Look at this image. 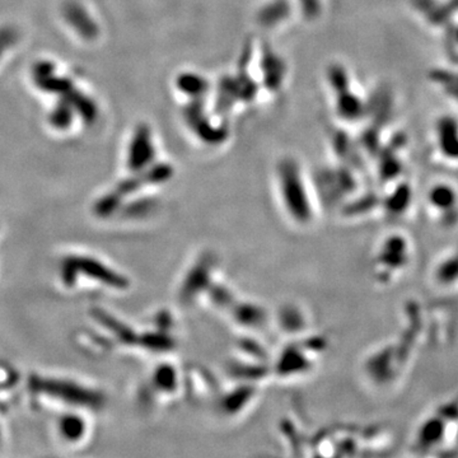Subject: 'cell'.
I'll list each match as a JSON object with an SVG mask.
<instances>
[{
	"instance_id": "3957f363",
	"label": "cell",
	"mask_w": 458,
	"mask_h": 458,
	"mask_svg": "<svg viewBox=\"0 0 458 458\" xmlns=\"http://www.w3.org/2000/svg\"><path fill=\"white\" fill-rule=\"evenodd\" d=\"M429 211L440 228L458 227V195L450 186L437 184L428 195Z\"/></svg>"
},
{
	"instance_id": "6da1fadb",
	"label": "cell",
	"mask_w": 458,
	"mask_h": 458,
	"mask_svg": "<svg viewBox=\"0 0 458 458\" xmlns=\"http://www.w3.org/2000/svg\"><path fill=\"white\" fill-rule=\"evenodd\" d=\"M415 247L409 235L400 230L383 235L375 246L372 269L378 284L391 286L413 266Z\"/></svg>"
},
{
	"instance_id": "7a4b0ae2",
	"label": "cell",
	"mask_w": 458,
	"mask_h": 458,
	"mask_svg": "<svg viewBox=\"0 0 458 458\" xmlns=\"http://www.w3.org/2000/svg\"><path fill=\"white\" fill-rule=\"evenodd\" d=\"M411 348L396 341L382 344L364 362V372L377 388H387L399 383L407 373Z\"/></svg>"
}]
</instances>
